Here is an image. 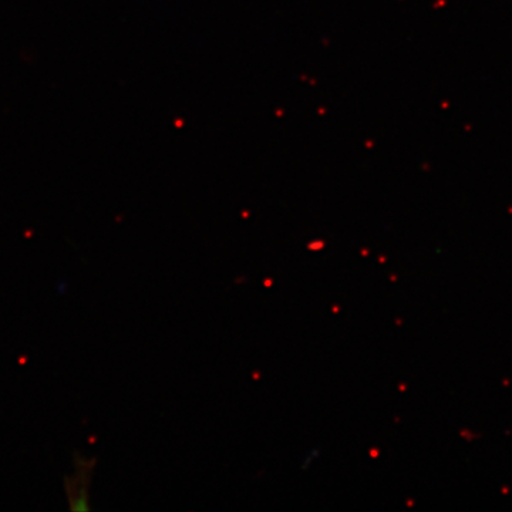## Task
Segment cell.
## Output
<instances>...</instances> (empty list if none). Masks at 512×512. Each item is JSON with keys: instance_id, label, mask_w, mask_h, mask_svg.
Instances as JSON below:
<instances>
[{"instance_id": "1", "label": "cell", "mask_w": 512, "mask_h": 512, "mask_svg": "<svg viewBox=\"0 0 512 512\" xmlns=\"http://www.w3.org/2000/svg\"><path fill=\"white\" fill-rule=\"evenodd\" d=\"M96 460L92 457L74 456V471L70 476L64 478V493L69 501L70 510L89 511L90 488H92V477Z\"/></svg>"}]
</instances>
